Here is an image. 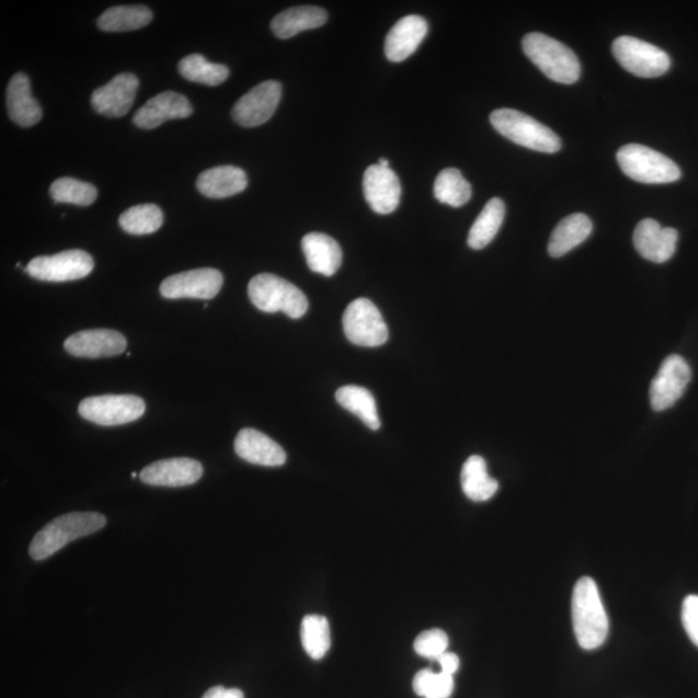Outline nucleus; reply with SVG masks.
Returning a JSON list of instances; mask_svg holds the SVG:
<instances>
[{"label": "nucleus", "instance_id": "obj_39", "mask_svg": "<svg viewBox=\"0 0 698 698\" xmlns=\"http://www.w3.org/2000/svg\"><path fill=\"white\" fill-rule=\"evenodd\" d=\"M203 698H244L241 689L216 686L207 690Z\"/></svg>", "mask_w": 698, "mask_h": 698}, {"label": "nucleus", "instance_id": "obj_34", "mask_svg": "<svg viewBox=\"0 0 698 698\" xmlns=\"http://www.w3.org/2000/svg\"><path fill=\"white\" fill-rule=\"evenodd\" d=\"M163 225V213L152 204L128 208L121 215L119 226L126 233L135 236L152 234Z\"/></svg>", "mask_w": 698, "mask_h": 698}, {"label": "nucleus", "instance_id": "obj_40", "mask_svg": "<svg viewBox=\"0 0 698 698\" xmlns=\"http://www.w3.org/2000/svg\"><path fill=\"white\" fill-rule=\"evenodd\" d=\"M442 666V672L449 675H455L458 672L460 661L457 654L445 652L440 659L437 660Z\"/></svg>", "mask_w": 698, "mask_h": 698}, {"label": "nucleus", "instance_id": "obj_1", "mask_svg": "<svg viewBox=\"0 0 698 698\" xmlns=\"http://www.w3.org/2000/svg\"><path fill=\"white\" fill-rule=\"evenodd\" d=\"M572 618L575 638L586 651L596 650L608 637V616L604 609L595 581L582 577L572 597Z\"/></svg>", "mask_w": 698, "mask_h": 698}, {"label": "nucleus", "instance_id": "obj_17", "mask_svg": "<svg viewBox=\"0 0 698 698\" xmlns=\"http://www.w3.org/2000/svg\"><path fill=\"white\" fill-rule=\"evenodd\" d=\"M203 474L204 467L196 459L169 458L147 466L140 480L152 487L179 488L197 483Z\"/></svg>", "mask_w": 698, "mask_h": 698}, {"label": "nucleus", "instance_id": "obj_3", "mask_svg": "<svg viewBox=\"0 0 698 698\" xmlns=\"http://www.w3.org/2000/svg\"><path fill=\"white\" fill-rule=\"evenodd\" d=\"M524 54L550 78L561 84L579 81L581 65L579 57L563 43L541 33H530L523 39Z\"/></svg>", "mask_w": 698, "mask_h": 698}, {"label": "nucleus", "instance_id": "obj_33", "mask_svg": "<svg viewBox=\"0 0 698 698\" xmlns=\"http://www.w3.org/2000/svg\"><path fill=\"white\" fill-rule=\"evenodd\" d=\"M300 637L309 657L313 660L325 657L331 644L328 618L320 615L306 616L301 621Z\"/></svg>", "mask_w": 698, "mask_h": 698}, {"label": "nucleus", "instance_id": "obj_41", "mask_svg": "<svg viewBox=\"0 0 698 698\" xmlns=\"http://www.w3.org/2000/svg\"><path fill=\"white\" fill-rule=\"evenodd\" d=\"M378 164L381 165V168H386V169L390 168V162H388L386 158H380Z\"/></svg>", "mask_w": 698, "mask_h": 698}, {"label": "nucleus", "instance_id": "obj_14", "mask_svg": "<svg viewBox=\"0 0 698 698\" xmlns=\"http://www.w3.org/2000/svg\"><path fill=\"white\" fill-rule=\"evenodd\" d=\"M139 85V78L135 75L115 76L110 83L92 92V107L105 117H124L134 105Z\"/></svg>", "mask_w": 698, "mask_h": 698}, {"label": "nucleus", "instance_id": "obj_30", "mask_svg": "<svg viewBox=\"0 0 698 698\" xmlns=\"http://www.w3.org/2000/svg\"><path fill=\"white\" fill-rule=\"evenodd\" d=\"M337 404L358 416L373 431L380 428L377 402L370 391L358 386H345L335 393Z\"/></svg>", "mask_w": 698, "mask_h": 698}, {"label": "nucleus", "instance_id": "obj_24", "mask_svg": "<svg viewBox=\"0 0 698 698\" xmlns=\"http://www.w3.org/2000/svg\"><path fill=\"white\" fill-rule=\"evenodd\" d=\"M247 188L248 176L236 165H219L206 170L197 179V190L207 198L232 197Z\"/></svg>", "mask_w": 698, "mask_h": 698}, {"label": "nucleus", "instance_id": "obj_8", "mask_svg": "<svg viewBox=\"0 0 698 698\" xmlns=\"http://www.w3.org/2000/svg\"><path fill=\"white\" fill-rule=\"evenodd\" d=\"M611 53L621 67L640 78H657L671 69V57L651 43L622 35L611 45Z\"/></svg>", "mask_w": 698, "mask_h": 698}, {"label": "nucleus", "instance_id": "obj_29", "mask_svg": "<svg viewBox=\"0 0 698 698\" xmlns=\"http://www.w3.org/2000/svg\"><path fill=\"white\" fill-rule=\"evenodd\" d=\"M153 13L146 5H117L106 10L98 21L103 32L138 31L152 23Z\"/></svg>", "mask_w": 698, "mask_h": 698}, {"label": "nucleus", "instance_id": "obj_20", "mask_svg": "<svg viewBox=\"0 0 698 698\" xmlns=\"http://www.w3.org/2000/svg\"><path fill=\"white\" fill-rule=\"evenodd\" d=\"M428 33L427 21L416 14H409L394 24L388 33L385 45L387 59L401 62L412 56Z\"/></svg>", "mask_w": 698, "mask_h": 698}, {"label": "nucleus", "instance_id": "obj_2", "mask_svg": "<svg viewBox=\"0 0 698 698\" xmlns=\"http://www.w3.org/2000/svg\"><path fill=\"white\" fill-rule=\"evenodd\" d=\"M105 524V516L99 513H71L56 517L35 535L28 553L34 560H45L76 539L96 534Z\"/></svg>", "mask_w": 698, "mask_h": 698}, {"label": "nucleus", "instance_id": "obj_6", "mask_svg": "<svg viewBox=\"0 0 698 698\" xmlns=\"http://www.w3.org/2000/svg\"><path fill=\"white\" fill-rule=\"evenodd\" d=\"M617 162L626 176L643 184L674 183L682 176L679 165L657 150L629 144L617 152Z\"/></svg>", "mask_w": 698, "mask_h": 698}, {"label": "nucleus", "instance_id": "obj_11", "mask_svg": "<svg viewBox=\"0 0 698 698\" xmlns=\"http://www.w3.org/2000/svg\"><path fill=\"white\" fill-rule=\"evenodd\" d=\"M690 378L693 371L685 358L679 355L666 357L651 384L650 399L653 410L664 412L672 408L686 392Z\"/></svg>", "mask_w": 698, "mask_h": 698}, {"label": "nucleus", "instance_id": "obj_10", "mask_svg": "<svg viewBox=\"0 0 698 698\" xmlns=\"http://www.w3.org/2000/svg\"><path fill=\"white\" fill-rule=\"evenodd\" d=\"M93 259L82 250L62 251L53 256H38L27 264L28 276L46 283H68L88 277L93 271Z\"/></svg>", "mask_w": 698, "mask_h": 698}, {"label": "nucleus", "instance_id": "obj_23", "mask_svg": "<svg viewBox=\"0 0 698 698\" xmlns=\"http://www.w3.org/2000/svg\"><path fill=\"white\" fill-rule=\"evenodd\" d=\"M301 248L309 270L322 276H333L341 268L343 253L334 239L323 233H309L304 237Z\"/></svg>", "mask_w": 698, "mask_h": 698}, {"label": "nucleus", "instance_id": "obj_28", "mask_svg": "<svg viewBox=\"0 0 698 698\" xmlns=\"http://www.w3.org/2000/svg\"><path fill=\"white\" fill-rule=\"evenodd\" d=\"M506 206L501 198H492L474 220L469 233V247L483 250L491 243L505 220Z\"/></svg>", "mask_w": 698, "mask_h": 698}, {"label": "nucleus", "instance_id": "obj_27", "mask_svg": "<svg viewBox=\"0 0 698 698\" xmlns=\"http://www.w3.org/2000/svg\"><path fill=\"white\" fill-rule=\"evenodd\" d=\"M464 493L473 502H485L499 491V481L489 477L483 457L472 456L466 460L460 473Z\"/></svg>", "mask_w": 698, "mask_h": 698}, {"label": "nucleus", "instance_id": "obj_21", "mask_svg": "<svg viewBox=\"0 0 698 698\" xmlns=\"http://www.w3.org/2000/svg\"><path fill=\"white\" fill-rule=\"evenodd\" d=\"M234 450L241 459L258 466L279 467L286 462L283 446L254 428H243L239 432Z\"/></svg>", "mask_w": 698, "mask_h": 698}, {"label": "nucleus", "instance_id": "obj_9", "mask_svg": "<svg viewBox=\"0 0 698 698\" xmlns=\"http://www.w3.org/2000/svg\"><path fill=\"white\" fill-rule=\"evenodd\" d=\"M343 329L351 343L359 347H379L388 341V328L371 300L359 298L345 309Z\"/></svg>", "mask_w": 698, "mask_h": 698}, {"label": "nucleus", "instance_id": "obj_32", "mask_svg": "<svg viewBox=\"0 0 698 698\" xmlns=\"http://www.w3.org/2000/svg\"><path fill=\"white\" fill-rule=\"evenodd\" d=\"M179 73L194 83L216 88L227 81L229 69L226 65L208 62L203 55H190L179 62Z\"/></svg>", "mask_w": 698, "mask_h": 698}, {"label": "nucleus", "instance_id": "obj_16", "mask_svg": "<svg viewBox=\"0 0 698 698\" xmlns=\"http://www.w3.org/2000/svg\"><path fill=\"white\" fill-rule=\"evenodd\" d=\"M364 196L366 203L374 213L380 215L391 214L400 205L401 184L400 179L388 168L373 164L364 174Z\"/></svg>", "mask_w": 698, "mask_h": 698}, {"label": "nucleus", "instance_id": "obj_42", "mask_svg": "<svg viewBox=\"0 0 698 698\" xmlns=\"http://www.w3.org/2000/svg\"><path fill=\"white\" fill-rule=\"evenodd\" d=\"M131 478H133V479H136V478H138V473H136V472H133V473H131Z\"/></svg>", "mask_w": 698, "mask_h": 698}, {"label": "nucleus", "instance_id": "obj_26", "mask_svg": "<svg viewBox=\"0 0 698 698\" xmlns=\"http://www.w3.org/2000/svg\"><path fill=\"white\" fill-rule=\"evenodd\" d=\"M593 232V222L585 214L567 216L551 234L549 254L552 258L564 256L585 242Z\"/></svg>", "mask_w": 698, "mask_h": 698}, {"label": "nucleus", "instance_id": "obj_35", "mask_svg": "<svg viewBox=\"0 0 698 698\" xmlns=\"http://www.w3.org/2000/svg\"><path fill=\"white\" fill-rule=\"evenodd\" d=\"M52 197L56 204H71L78 206H90L98 198V190L90 183H83L73 178H61L55 180L49 188Z\"/></svg>", "mask_w": 698, "mask_h": 698}, {"label": "nucleus", "instance_id": "obj_25", "mask_svg": "<svg viewBox=\"0 0 698 698\" xmlns=\"http://www.w3.org/2000/svg\"><path fill=\"white\" fill-rule=\"evenodd\" d=\"M328 21V12L320 7L300 5L277 14L271 28L279 39H290L301 32L321 27Z\"/></svg>", "mask_w": 698, "mask_h": 698}, {"label": "nucleus", "instance_id": "obj_37", "mask_svg": "<svg viewBox=\"0 0 698 698\" xmlns=\"http://www.w3.org/2000/svg\"><path fill=\"white\" fill-rule=\"evenodd\" d=\"M449 638L443 630L432 629L421 632L414 642V651L420 656L438 660L448 650Z\"/></svg>", "mask_w": 698, "mask_h": 698}, {"label": "nucleus", "instance_id": "obj_13", "mask_svg": "<svg viewBox=\"0 0 698 698\" xmlns=\"http://www.w3.org/2000/svg\"><path fill=\"white\" fill-rule=\"evenodd\" d=\"M283 85L277 81H265L251 89L233 106V119L242 127H258L276 113Z\"/></svg>", "mask_w": 698, "mask_h": 698}, {"label": "nucleus", "instance_id": "obj_12", "mask_svg": "<svg viewBox=\"0 0 698 698\" xmlns=\"http://www.w3.org/2000/svg\"><path fill=\"white\" fill-rule=\"evenodd\" d=\"M221 272L214 268H199L178 273L163 281L160 293L165 299H203L210 300L221 290Z\"/></svg>", "mask_w": 698, "mask_h": 698}, {"label": "nucleus", "instance_id": "obj_19", "mask_svg": "<svg viewBox=\"0 0 698 698\" xmlns=\"http://www.w3.org/2000/svg\"><path fill=\"white\" fill-rule=\"evenodd\" d=\"M193 107L190 100L178 92L165 91L142 105L134 115V124L142 129H153L170 119L191 117Z\"/></svg>", "mask_w": 698, "mask_h": 698}, {"label": "nucleus", "instance_id": "obj_5", "mask_svg": "<svg viewBox=\"0 0 698 698\" xmlns=\"http://www.w3.org/2000/svg\"><path fill=\"white\" fill-rule=\"evenodd\" d=\"M495 131L517 146L541 153H557L561 149L559 136L529 115L515 110H496L491 114Z\"/></svg>", "mask_w": 698, "mask_h": 698}, {"label": "nucleus", "instance_id": "obj_22", "mask_svg": "<svg viewBox=\"0 0 698 698\" xmlns=\"http://www.w3.org/2000/svg\"><path fill=\"white\" fill-rule=\"evenodd\" d=\"M7 110L14 124L33 127L42 119L41 106L32 95L31 81L24 73L14 75L7 89Z\"/></svg>", "mask_w": 698, "mask_h": 698}, {"label": "nucleus", "instance_id": "obj_18", "mask_svg": "<svg viewBox=\"0 0 698 698\" xmlns=\"http://www.w3.org/2000/svg\"><path fill=\"white\" fill-rule=\"evenodd\" d=\"M678 239V230L662 227L653 219H644L637 226L632 240L640 256L661 264L671 261L674 256Z\"/></svg>", "mask_w": 698, "mask_h": 698}, {"label": "nucleus", "instance_id": "obj_7", "mask_svg": "<svg viewBox=\"0 0 698 698\" xmlns=\"http://www.w3.org/2000/svg\"><path fill=\"white\" fill-rule=\"evenodd\" d=\"M85 421L112 427L133 423L146 413V402L134 394H103L84 399L78 408Z\"/></svg>", "mask_w": 698, "mask_h": 698}, {"label": "nucleus", "instance_id": "obj_4", "mask_svg": "<svg viewBox=\"0 0 698 698\" xmlns=\"http://www.w3.org/2000/svg\"><path fill=\"white\" fill-rule=\"evenodd\" d=\"M249 298L265 313L284 312L290 319H300L308 311V300L299 287L270 273L255 276L249 284Z\"/></svg>", "mask_w": 698, "mask_h": 698}, {"label": "nucleus", "instance_id": "obj_38", "mask_svg": "<svg viewBox=\"0 0 698 698\" xmlns=\"http://www.w3.org/2000/svg\"><path fill=\"white\" fill-rule=\"evenodd\" d=\"M682 620L689 639L698 646V595H689L683 602Z\"/></svg>", "mask_w": 698, "mask_h": 698}, {"label": "nucleus", "instance_id": "obj_15", "mask_svg": "<svg viewBox=\"0 0 698 698\" xmlns=\"http://www.w3.org/2000/svg\"><path fill=\"white\" fill-rule=\"evenodd\" d=\"M64 348L76 357H112L124 354L127 348V340L124 334L115 330H83L69 336L64 343Z\"/></svg>", "mask_w": 698, "mask_h": 698}, {"label": "nucleus", "instance_id": "obj_36", "mask_svg": "<svg viewBox=\"0 0 698 698\" xmlns=\"http://www.w3.org/2000/svg\"><path fill=\"white\" fill-rule=\"evenodd\" d=\"M413 689L416 695L424 698H449L455 690V679L453 675L424 668L414 676Z\"/></svg>", "mask_w": 698, "mask_h": 698}, {"label": "nucleus", "instance_id": "obj_31", "mask_svg": "<svg viewBox=\"0 0 698 698\" xmlns=\"http://www.w3.org/2000/svg\"><path fill=\"white\" fill-rule=\"evenodd\" d=\"M434 194L438 203L462 207L472 197V186L457 169H445L437 175Z\"/></svg>", "mask_w": 698, "mask_h": 698}]
</instances>
